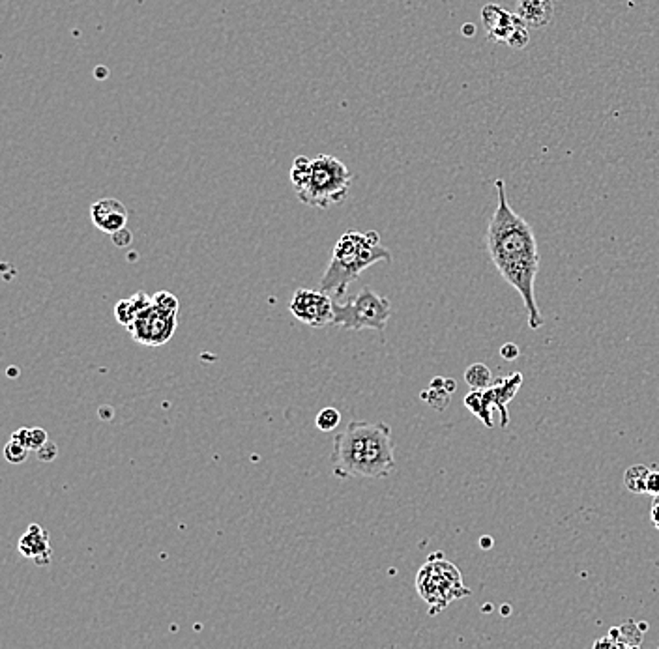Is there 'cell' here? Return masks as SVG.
Instances as JSON below:
<instances>
[{
  "instance_id": "cell-21",
  "label": "cell",
  "mask_w": 659,
  "mask_h": 649,
  "mask_svg": "<svg viewBox=\"0 0 659 649\" xmlns=\"http://www.w3.org/2000/svg\"><path fill=\"white\" fill-rule=\"evenodd\" d=\"M646 492L652 494V496H658L659 494V472H656V470L648 472V477H646Z\"/></svg>"
},
{
  "instance_id": "cell-9",
  "label": "cell",
  "mask_w": 659,
  "mask_h": 649,
  "mask_svg": "<svg viewBox=\"0 0 659 649\" xmlns=\"http://www.w3.org/2000/svg\"><path fill=\"white\" fill-rule=\"evenodd\" d=\"M481 19L489 40L504 41L513 49H522L529 43V27L517 14H509L496 4H487L481 10Z\"/></svg>"
},
{
  "instance_id": "cell-17",
  "label": "cell",
  "mask_w": 659,
  "mask_h": 649,
  "mask_svg": "<svg viewBox=\"0 0 659 649\" xmlns=\"http://www.w3.org/2000/svg\"><path fill=\"white\" fill-rule=\"evenodd\" d=\"M493 375H491V369H489L487 365H483V363H474L470 365L467 370H465V382L472 388V390H485L489 388L491 384H493Z\"/></svg>"
},
{
  "instance_id": "cell-14",
  "label": "cell",
  "mask_w": 659,
  "mask_h": 649,
  "mask_svg": "<svg viewBox=\"0 0 659 649\" xmlns=\"http://www.w3.org/2000/svg\"><path fill=\"white\" fill-rule=\"evenodd\" d=\"M515 14L524 21L527 27L543 28L553 21L555 2L553 0H519Z\"/></svg>"
},
{
  "instance_id": "cell-7",
  "label": "cell",
  "mask_w": 659,
  "mask_h": 649,
  "mask_svg": "<svg viewBox=\"0 0 659 649\" xmlns=\"http://www.w3.org/2000/svg\"><path fill=\"white\" fill-rule=\"evenodd\" d=\"M391 316V303L388 298L364 287L354 298L347 301H334V322L339 328L362 331L377 329L384 331Z\"/></svg>"
},
{
  "instance_id": "cell-23",
  "label": "cell",
  "mask_w": 659,
  "mask_h": 649,
  "mask_svg": "<svg viewBox=\"0 0 659 649\" xmlns=\"http://www.w3.org/2000/svg\"><path fill=\"white\" fill-rule=\"evenodd\" d=\"M652 522L659 530V494L656 496V499H654V504H652Z\"/></svg>"
},
{
  "instance_id": "cell-20",
  "label": "cell",
  "mask_w": 659,
  "mask_h": 649,
  "mask_svg": "<svg viewBox=\"0 0 659 649\" xmlns=\"http://www.w3.org/2000/svg\"><path fill=\"white\" fill-rule=\"evenodd\" d=\"M341 421V414L336 408H323V410L319 412V416H316V429H321L324 432H330L336 429L337 425Z\"/></svg>"
},
{
  "instance_id": "cell-10",
  "label": "cell",
  "mask_w": 659,
  "mask_h": 649,
  "mask_svg": "<svg viewBox=\"0 0 659 649\" xmlns=\"http://www.w3.org/2000/svg\"><path fill=\"white\" fill-rule=\"evenodd\" d=\"M290 313L311 328H324L334 322V300L321 288H300L290 300Z\"/></svg>"
},
{
  "instance_id": "cell-6",
  "label": "cell",
  "mask_w": 659,
  "mask_h": 649,
  "mask_svg": "<svg viewBox=\"0 0 659 649\" xmlns=\"http://www.w3.org/2000/svg\"><path fill=\"white\" fill-rule=\"evenodd\" d=\"M152 298L154 301L144 311H141L126 329L130 331L133 341L156 349L171 341L178 328L180 303L176 296H172L167 290H159Z\"/></svg>"
},
{
  "instance_id": "cell-25",
  "label": "cell",
  "mask_w": 659,
  "mask_h": 649,
  "mask_svg": "<svg viewBox=\"0 0 659 649\" xmlns=\"http://www.w3.org/2000/svg\"><path fill=\"white\" fill-rule=\"evenodd\" d=\"M463 30H465L467 34H468V32H470V34H474V27H465V28H463Z\"/></svg>"
},
{
  "instance_id": "cell-24",
  "label": "cell",
  "mask_w": 659,
  "mask_h": 649,
  "mask_svg": "<svg viewBox=\"0 0 659 649\" xmlns=\"http://www.w3.org/2000/svg\"><path fill=\"white\" fill-rule=\"evenodd\" d=\"M480 545H481V548H491V539H489V537H485V539L480 541Z\"/></svg>"
},
{
  "instance_id": "cell-1",
  "label": "cell",
  "mask_w": 659,
  "mask_h": 649,
  "mask_svg": "<svg viewBox=\"0 0 659 649\" xmlns=\"http://www.w3.org/2000/svg\"><path fill=\"white\" fill-rule=\"evenodd\" d=\"M498 202L487 228V251L502 279L521 294L529 313V326L540 329L543 315L534 294V283L540 270V251L534 231L509 206L504 180H496Z\"/></svg>"
},
{
  "instance_id": "cell-8",
  "label": "cell",
  "mask_w": 659,
  "mask_h": 649,
  "mask_svg": "<svg viewBox=\"0 0 659 649\" xmlns=\"http://www.w3.org/2000/svg\"><path fill=\"white\" fill-rule=\"evenodd\" d=\"M522 375H513L496 378L485 390H472L465 397V406L480 419L487 429L493 427V412H500V427H508L509 412L508 404L511 403L521 388Z\"/></svg>"
},
{
  "instance_id": "cell-19",
  "label": "cell",
  "mask_w": 659,
  "mask_h": 649,
  "mask_svg": "<svg viewBox=\"0 0 659 649\" xmlns=\"http://www.w3.org/2000/svg\"><path fill=\"white\" fill-rule=\"evenodd\" d=\"M28 451H30V449H28L27 445H23L21 442L12 438L6 444V447H4V457H6L8 462H12V464H23L28 458Z\"/></svg>"
},
{
  "instance_id": "cell-4",
  "label": "cell",
  "mask_w": 659,
  "mask_h": 649,
  "mask_svg": "<svg viewBox=\"0 0 659 649\" xmlns=\"http://www.w3.org/2000/svg\"><path fill=\"white\" fill-rule=\"evenodd\" d=\"M380 260L390 262L391 253L380 244V236L375 231L345 233L334 247L328 268L321 279V290L334 296L337 301L343 300L350 283Z\"/></svg>"
},
{
  "instance_id": "cell-2",
  "label": "cell",
  "mask_w": 659,
  "mask_h": 649,
  "mask_svg": "<svg viewBox=\"0 0 659 649\" xmlns=\"http://www.w3.org/2000/svg\"><path fill=\"white\" fill-rule=\"evenodd\" d=\"M393 451L390 425L350 421L334 438V473L343 479H384L395 470Z\"/></svg>"
},
{
  "instance_id": "cell-12",
  "label": "cell",
  "mask_w": 659,
  "mask_h": 649,
  "mask_svg": "<svg viewBox=\"0 0 659 649\" xmlns=\"http://www.w3.org/2000/svg\"><path fill=\"white\" fill-rule=\"evenodd\" d=\"M19 552L28 558V560H32L36 565H49L51 563V558H53V550H51V545H49V533L47 530H43L38 524H30L27 528V532L25 535L19 539Z\"/></svg>"
},
{
  "instance_id": "cell-3",
  "label": "cell",
  "mask_w": 659,
  "mask_h": 649,
  "mask_svg": "<svg viewBox=\"0 0 659 649\" xmlns=\"http://www.w3.org/2000/svg\"><path fill=\"white\" fill-rule=\"evenodd\" d=\"M354 174L334 156H298L290 169V182L300 202L315 208L341 204L349 197Z\"/></svg>"
},
{
  "instance_id": "cell-13",
  "label": "cell",
  "mask_w": 659,
  "mask_h": 649,
  "mask_svg": "<svg viewBox=\"0 0 659 649\" xmlns=\"http://www.w3.org/2000/svg\"><path fill=\"white\" fill-rule=\"evenodd\" d=\"M645 630V623L625 622L620 627H612L609 635L594 644V648H638Z\"/></svg>"
},
{
  "instance_id": "cell-15",
  "label": "cell",
  "mask_w": 659,
  "mask_h": 649,
  "mask_svg": "<svg viewBox=\"0 0 659 649\" xmlns=\"http://www.w3.org/2000/svg\"><path fill=\"white\" fill-rule=\"evenodd\" d=\"M154 298L150 294H146V292H137V294H133L128 300H120L115 305V316H117L118 324H122V326H130L131 322L135 320V316L144 311V309L150 305Z\"/></svg>"
},
{
  "instance_id": "cell-22",
  "label": "cell",
  "mask_w": 659,
  "mask_h": 649,
  "mask_svg": "<svg viewBox=\"0 0 659 649\" xmlns=\"http://www.w3.org/2000/svg\"><path fill=\"white\" fill-rule=\"evenodd\" d=\"M500 355L506 359V362H513L515 357L519 355V349H517V344L513 342H508V344H504L500 350Z\"/></svg>"
},
{
  "instance_id": "cell-5",
  "label": "cell",
  "mask_w": 659,
  "mask_h": 649,
  "mask_svg": "<svg viewBox=\"0 0 659 649\" xmlns=\"http://www.w3.org/2000/svg\"><path fill=\"white\" fill-rule=\"evenodd\" d=\"M418 595L429 604V614H439L448 604L457 599L470 595V589L465 586L459 569L452 561L442 558V554H435L419 569L416 576Z\"/></svg>"
},
{
  "instance_id": "cell-11",
  "label": "cell",
  "mask_w": 659,
  "mask_h": 649,
  "mask_svg": "<svg viewBox=\"0 0 659 649\" xmlns=\"http://www.w3.org/2000/svg\"><path fill=\"white\" fill-rule=\"evenodd\" d=\"M92 223L107 234H117L128 225V210L117 198H100L90 208Z\"/></svg>"
},
{
  "instance_id": "cell-18",
  "label": "cell",
  "mask_w": 659,
  "mask_h": 649,
  "mask_svg": "<svg viewBox=\"0 0 659 649\" xmlns=\"http://www.w3.org/2000/svg\"><path fill=\"white\" fill-rule=\"evenodd\" d=\"M648 468L643 464L632 466V468H627V472L624 475V483L625 488L629 492H635V494H645L646 492V477H648Z\"/></svg>"
},
{
  "instance_id": "cell-16",
  "label": "cell",
  "mask_w": 659,
  "mask_h": 649,
  "mask_svg": "<svg viewBox=\"0 0 659 649\" xmlns=\"http://www.w3.org/2000/svg\"><path fill=\"white\" fill-rule=\"evenodd\" d=\"M12 438L21 442L23 445H27L30 451H38V449H41V447L49 442L47 432L40 429V427H32V429L21 427V429H17V431L12 434Z\"/></svg>"
}]
</instances>
